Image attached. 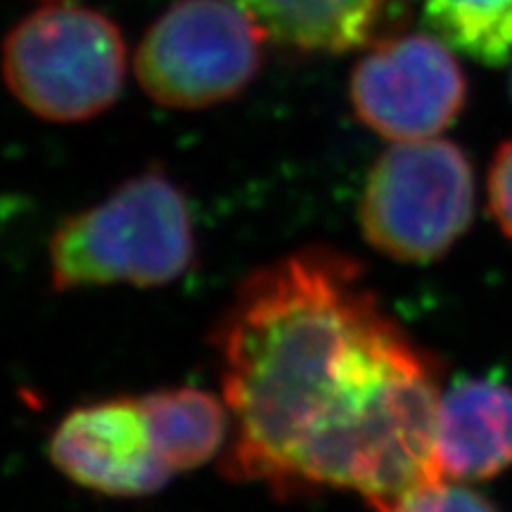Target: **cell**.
Here are the masks:
<instances>
[{
    "label": "cell",
    "instance_id": "6da1fadb",
    "mask_svg": "<svg viewBox=\"0 0 512 512\" xmlns=\"http://www.w3.org/2000/svg\"><path fill=\"white\" fill-rule=\"evenodd\" d=\"M214 347L233 418L226 477L285 498L356 491L368 505L446 479L437 366L351 256L302 249L252 273Z\"/></svg>",
    "mask_w": 512,
    "mask_h": 512
},
{
    "label": "cell",
    "instance_id": "7a4b0ae2",
    "mask_svg": "<svg viewBox=\"0 0 512 512\" xmlns=\"http://www.w3.org/2000/svg\"><path fill=\"white\" fill-rule=\"evenodd\" d=\"M48 256L55 290L169 285L195 261L190 204L169 176L145 171L64 219Z\"/></svg>",
    "mask_w": 512,
    "mask_h": 512
},
{
    "label": "cell",
    "instance_id": "3957f363",
    "mask_svg": "<svg viewBox=\"0 0 512 512\" xmlns=\"http://www.w3.org/2000/svg\"><path fill=\"white\" fill-rule=\"evenodd\" d=\"M12 95L36 117L74 124L107 112L126 79V43L117 24L81 5L31 12L3 43Z\"/></svg>",
    "mask_w": 512,
    "mask_h": 512
},
{
    "label": "cell",
    "instance_id": "277c9868",
    "mask_svg": "<svg viewBox=\"0 0 512 512\" xmlns=\"http://www.w3.org/2000/svg\"><path fill=\"white\" fill-rule=\"evenodd\" d=\"M475 211V178L458 145L439 138L394 143L361 197V228L377 252L408 264L439 259Z\"/></svg>",
    "mask_w": 512,
    "mask_h": 512
},
{
    "label": "cell",
    "instance_id": "5b68a950",
    "mask_svg": "<svg viewBox=\"0 0 512 512\" xmlns=\"http://www.w3.org/2000/svg\"><path fill=\"white\" fill-rule=\"evenodd\" d=\"M264 36L233 0H176L140 41L138 83L171 110L219 105L252 83Z\"/></svg>",
    "mask_w": 512,
    "mask_h": 512
},
{
    "label": "cell",
    "instance_id": "8992f818",
    "mask_svg": "<svg viewBox=\"0 0 512 512\" xmlns=\"http://www.w3.org/2000/svg\"><path fill=\"white\" fill-rule=\"evenodd\" d=\"M465 74L441 38L406 34L377 43L351 72L358 119L392 143L437 138L463 112Z\"/></svg>",
    "mask_w": 512,
    "mask_h": 512
},
{
    "label": "cell",
    "instance_id": "52a82bcc",
    "mask_svg": "<svg viewBox=\"0 0 512 512\" xmlns=\"http://www.w3.org/2000/svg\"><path fill=\"white\" fill-rule=\"evenodd\" d=\"M48 456L74 484L114 498L157 494L174 475L157 456L140 399L74 408L50 437Z\"/></svg>",
    "mask_w": 512,
    "mask_h": 512
},
{
    "label": "cell",
    "instance_id": "ba28073f",
    "mask_svg": "<svg viewBox=\"0 0 512 512\" xmlns=\"http://www.w3.org/2000/svg\"><path fill=\"white\" fill-rule=\"evenodd\" d=\"M437 463L458 482L491 479L512 467V389L494 380H460L441 394Z\"/></svg>",
    "mask_w": 512,
    "mask_h": 512
},
{
    "label": "cell",
    "instance_id": "9c48e42d",
    "mask_svg": "<svg viewBox=\"0 0 512 512\" xmlns=\"http://www.w3.org/2000/svg\"><path fill=\"white\" fill-rule=\"evenodd\" d=\"M273 41L313 53H344L373 31L384 0H233Z\"/></svg>",
    "mask_w": 512,
    "mask_h": 512
},
{
    "label": "cell",
    "instance_id": "30bf717a",
    "mask_svg": "<svg viewBox=\"0 0 512 512\" xmlns=\"http://www.w3.org/2000/svg\"><path fill=\"white\" fill-rule=\"evenodd\" d=\"M157 456L171 472L195 470L216 456L228 439L226 401L195 387L159 389L140 396Z\"/></svg>",
    "mask_w": 512,
    "mask_h": 512
},
{
    "label": "cell",
    "instance_id": "8fae6325",
    "mask_svg": "<svg viewBox=\"0 0 512 512\" xmlns=\"http://www.w3.org/2000/svg\"><path fill=\"white\" fill-rule=\"evenodd\" d=\"M425 24L448 48L498 67L512 57V0H418Z\"/></svg>",
    "mask_w": 512,
    "mask_h": 512
},
{
    "label": "cell",
    "instance_id": "7c38bea8",
    "mask_svg": "<svg viewBox=\"0 0 512 512\" xmlns=\"http://www.w3.org/2000/svg\"><path fill=\"white\" fill-rule=\"evenodd\" d=\"M373 512H496L494 505L484 501L475 491L437 479L418 489L408 491L392 501L370 505Z\"/></svg>",
    "mask_w": 512,
    "mask_h": 512
},
{
    "label": "cell",
    "instance_id": "4fadbf2b",
    "mask_svg": "<svg viewBox=\"0 0 512 512\" xmlns=\"http://www.w3.org/2000/svg\"><path fill=\"white\" fill-rule=\"evenodd\" d=\"M489 204L503 233L512 238V140L505 143L491 164Z\"/></svg>",
    "mask_w": 512,
    "mask_h": 512
}]
</instances>
